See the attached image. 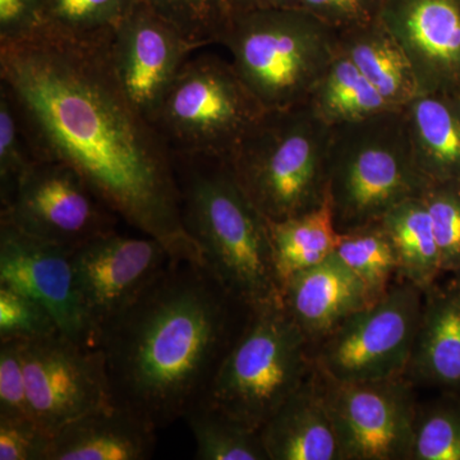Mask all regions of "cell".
I'll return each mask as SVG.
<instances>
[{
	"label": "cell",
	"instance_id": "6da1fadb",
	"mask_svg": "<svg viewBox=\"0 0 460 460\" xmlns=\"http://www.w3.org/2000/svg\"><path fill=\"white\" fill-rule=\"evenodd\" d=\"M107 38L75 40L39 29L0 42V78L13 96L39 159L75 169L133 228L172 260L202 262L181 215L168 145L115 78Z\"/></svg>",
	"mask_w": 460,
	"mask_h": 460
},
{
	"label": "cell",
	"instance_id": "7a4b0ae2",
	"mask_svg": "<svg viewBox=\"0 0 460 460\" xmlns=\"http://www.w3.org/2000/svg\"><path fill=\"white\" fill-rule=\"evenodd\" d=\"M251 308L202 262L169 260L99 335L111 402L156 429L205 401Z\"/></svg>",
	"mask_w": 460,
	"mask_h": 460
},
{
	"label": "cell",
	"instance_id": "3957f363",
	"mask_svg": "<svg viewBox=\"0 0 460 460\" xmlns=\"http://www.w3.org/2000/svg\"><path fill=\"white\" fill-rule=\"evenodd\" d=\"M198 160L202 165L193 160L198 165L180 183L181 215L206 268L247 307L281 301L268 219L238 186L226 162Z\"/></svg>",
	"mask_w": 460,
	"mask_h": 460
},
{
	"label": "cell",
	"instance_id": "277c9868",
	"mask_svg": "<svg viewBox=\"0 0 460 460\" xmlns=\"http://www.w3.org/2000/svg\"><path fill=\"white\" fill-rule=\"evenodd\" d=\"M330 136L308 102L266 111L226 163L260 213L279 222L328 199Z\"/></svg>",
	"mask_w": 460,
	"mask_h": 460
},
{
	"label": "cell",
	"instance_id": "5b68a950",
	"mask_svg": "<svg viewBox=\"0 0 460 460\" xmlns=\"http://www.w3.org/2000/svg\"><path fill=\"white\" fill-rule=\"evenodd\" d=\"M222 45L265 111L305 104L339 50L337 30L301 8L233 12Z\"/></svg>",
	"mask_w": 460,
	"mask_h": 460
},
{
	"label": "cell",
	"instance_id": "8992f818",
	"mask_svg": "<svg viewBox=\"0 0 460 460\" xmlns=\"http://www.w3.org/2000/svg\"><path fill=\"white\" fill-rule=\"evenodd\" d=\"M328 193L339 232L374 222L396 205L420 198V174L402 109L332 127Z\"/></svg>",
	"mask_w": 460,
	"mask_h": 460
},
{
	"label": "cell",
	"instance_id": "52a82bcc",
	"mask_svg": "<svg viewBox=\"0 0 460 460\" xmlns=\"http://www.w3.org/2000/svg\"><path fill=\"white\" fill-rule=\"evenodd\" d=\"M310 341L281 301L251 308L205 401L260 429L314 371Z\"/></svg>",
	"mask_w": 460,
	"mask_h": 460
},
{
	"label": "cell",
	"instance_id": "ba28073f",
	"mask_svg": "<svg viewBox=\"0 0 460 460\" xmlns=\"http://www.w3.org/2000/svg\"><path fill=\"white\" fill-rule=\"evenodd\" d=\"M265 111L232 62L201 56L181 66L154 127L187 159L226 162Z\"/></svg>",
	"mask_w": 460,
	"mask_h": 460
},
{
	"label": "cell",
	"instance_id": "9c48e42d",
	"mask_svg": "<svg viewBox=\"0 0 460 460\" xmlns=\"http://www.w3.org/2000/svg\"><path fill=\"white\" fill-rule=\"evenodd\" d=\"M422 304L419 288L407 281L393 283L385 296L311 347L314 367L337 381L405 376Z\"/></svg>",
	"mask_w": 460,
	"mask_h": 460
},
{
	"label": "cell",
	"instance_id": "30bf717a",
	"mask_svg": "<svg viewBox=\"0 0 460 460\" xmlns=\"http://www.w3.org/2000/svg\"><path fill=\"white\" fill-rule=\"evenodd\" d=\"M118 215L71 165L39 159L2 205L0 223L75 251L114 232Z\"/></svg>",
	"mask_w": 460,
	"mask_h": 460
},
{
	"label": "cell",
	"instance_id": "8fae6325",
	"mask_svg": "<svg viewBox=\"0 0 460 460\" xmlns=\"http://www.w3.org/2000/svg\"><path fill=\"white\" fill-rule=\"evenodd\" d=\"M316 375L344 460L410 458L419 402L407 377L337 381Z\"/></svg>",
	"mask_w": 460,
	"mask_h": 460
},
{
	"label": "cell",
	"instance_id": "7c38bea8",
	"mask_svg": "<svg viewBox=\"0 0 460 460\" xmlns=\"http://www.w3.org/2000/svg\"><path fill=\"white\" fill-rule=\"evenodd\" d=\"M22 356L33 422L50 438L72 420L113 405L100 348L57 332L23 341Z\"/></svg>",
	"mask_w": 460,
	"mask_h": 460
},
{
	"label": "cell",
	"instance_id": "4fadbf2b",
	"mask_svg": "<svg viewBox=\"0 0 460 460\" xmlns=\"http://www.w3.org/2000/svg\"><path fill=\"white\" fill-rule=\"evenodd\" d=\"M195 50V45L142 0L108 40L115 78L133 108L153 126L166 93Z\"/></svg>",
	"mask_w": 460,
	"mask_h": 460
},
{
	"label": "cell",
	"instance_id": "5bb4252c",
	"mask_svg": "<svg viewBox=\"0 0 460 460\" xmlns=\"http://www.w3.org/2000/svg\"><path fill=\"white\" fill-rule=\"evenodd\" d=\"M171 260L153 237L107 233L72 251L75 286L98 335L131 305Z\"/></svg>",
	"mask_w": 460,
	"mask_h": 460
},
{
	"label": "cell",
	"instance_id": "9a60e30c",
	"mask_svg": "<svg viewBox=\"0 0 460 460\" xmlns=\"http://www.w3.org/2000/svg\"><path fill=\"white\" fill-rule=\"evenodd\" d=\"M0 284L44 305L66 337L99 348L98 335L75 286L68 248L0 223Z\"/></svg>",
	"mask_w": 460,
	"mask_h": 460
},
{
	"label": "cell",
	"instance_id": "2e32d148",
	"mask_svg": "<svg viewBox=\"0 0 460 460\" xmlns=\"http://www.w3.org/2000/svg\"><path fill=\"white\" fill-rule=\"evenodd\" d=\"M378 20L410 58L420 93H460V0H383Z\"/></svg>",
	"mask_w": 460,
	"mask_h": 460
},
{
	"label": "cell",
	"instance_id": "e0dca14e",
	"mask_svg": "<svg viewBox=\"0 0 460 460\" xmlns=\"http://www.w3.org/2000/svg\"><path fill=\"white\" fill-rule=\"evenodd\" d=\"M281 305L313 347L371 304L362 284L332 255L290 278L281 288Z\"/></svg>",
	"mask_w": 460,
	"mask_h": 460
},
{
	"label": "cell",
	"instance_id": "ac0fdd59",
	"mask_svg": "<svg viewBox=\"0 0 460 460\" xmlns=\"http://www.w3.org/2000/svg\"><path fill=\"white\" fill-rule=\"evenodd\" d=\"M405 377L414 386L460 394V277L423 293L419 329Z\"/></svg>",
	"mask_w": 460,
	"mask_h": 460
},
{
	"label": "cell",
	"instance_id": "d6986e66",
	"mask_svg": "<svg viewBox=\"0 0 460 460\" xmlns=\"http://www.w3.org/2000/svg\"><path fill=\"white\" fill-rule=\"evenodd\" d=\"M260 432L269 460H344L314 367Z\"/></svg>",
	"mask_w": 460,
	"mask_h": 460
},
{
	"label": "cell",
	"instance_id": "ffe728a7",
	"mask_svg": "<svg viewBox=\"0 0 460 460\" xmlns=\"http://www.w3.org/2000/svg\"><path fill=\"white\" fill-rule=\"evenodd\" d=\"M156 429L120 408H104L72 420L51 436L42 460H145Z\"/></svg>",
	"mask_w": 460,
	"mask_h": 460
},
{
	"label": "cell",
	"instance_id": "44dd1931",
	"mask_svg": "<svg viewBox=\"0 0 460 460\" xmlns=\"http://www.w3.org/2000/svg\"><path fill=\"white\" fill-rule=\"evenodd\" d=\"M402 111L420 174L428 183L460 181V93H420Z\"/></svg>",
	"mask_w": 460,
	"mask_h": 460
},
{
	"label": "cell",
	"instance_id": "7402d4cb",
	"mask_svg": "<svg viewBox=\"0 0 460 460\" xmlns=\"http://www.w3.org/2000/svg\"><path fill=\"white\" fill-rule=\"evenodd\" d=\"M339 48L392 107L420 93L410 58L380 20L338 32Z\"/></svg>",
	"mask_w": 460,
	"mask_h": 460
},
{
	"label": "cell",
	"instance_id": "603a6c76",
	"mask_svg": "<svg viewBox=\"0 0 460 460\" xmlns=\"http://www.w3.org/2000/svg\"><path fill=\"white\" fill-rule=\"evenodd\" d=\"M269 223L272 262L280 290L290 278L314 268L334 253L339 232L328 199L307 213Z\"/></svg>",
	"mask_w": 460,
	"mask_h": 460
},
{
	"label": "cell",
	"instance_id": "cb8c5ba5",
	"mask_svg": "<svg viewBox=\"0 0 460 460\" xmlns=\"http://www.w3.org/2000/svg\"><path fill=\"white\" fill-rule=\"evenodd\" d=\"M380 222L398 259L396 279L413 284L423 293L434 287L443 270L431 217L423 199H405L387 211Z\"/></svg>",
	"mask_w": 460,
	"mask_h": 460
},
{
	"label": "cell",
	"instance_id": "d4e9b609",
	"mask_svg": "<svg viewBox=\"0 0 460 460\" xmlns=\"http://www.w3.org/2000/svg\"><path fill=\"white\" fill-rule=\"evenodd\" d=\"M308 105L329 127L358 122L392 107L339 48Z\"/></svg>",
	"mask_w": 460,
	"mask_h": 460
},
{
	"label": "cell",
	"instance_id": "484cf974",
	"mask_svg": "<svg viewBox=\"0 0 460 460\" xmlns=\"http://www.w3.org/2000/svg\"><path fill=\"white\" fill-rule=\"evenodd\" d=\"M362 284L370 304L386 295L398 278V259L380 220L341 232L332 253Z\"/></svg>",
	"mask_w": 460,
	"mask_h": 460
},
{
	"label": "cell",
	"instance_id": "4316f807",
	"mask_svg": "<svg viewBox=\"0 0 460 460\" xmlns=\"http://www.w3.org/2000/svg\"><path fill=\"white\" fill-rule=\"evenodd\" d=\"M196 441L199 460H269L260 429L224 413L202 401L183 417Z\"/></svg>",
	"mask_w": 460,
	"mask_h": 460
},
{
	"label": "cell",
	"instance_id": "83f0119b",
	"mask_svg": "<svg viewBox=\"0 0 460 460\" xmlns=\"http://www.w3.org/2000/svg\"><path fill=\"white\" fill-rule=\"evenodd\" d=\"M137 0H45L40 29L75 40L107 38Z\"/></svg>",
	"mask_w": 460,
	"mask_h": 460
},
{
	"label": "cell",
	"instance_id": "f1b7e54d",
	"mask_svg": "<svg viewBox=\"0 0 460 460\" xmlns=\"http://www.w3.org/2000/svg\"><path fill=\"white\" fill-rule=\"evenodd\" d=\"M408 460H460V394L419 402Z\"/></svg>",
	"mask_w": 460,
	"mask_h": 460
},
{
	"label": "cell",
	"instance_id": "f546056e",
	"mask_svg": "<svg viewBox=\"0 0 460 460\" xmlns=\"http://www.w3.org/2000/svg\"><path fill=\"white\" fill-rule=\"evenodd\" d=\"M198 49L222 44L233 8L229 0H142Z\"/></svg>",
	"mask_w": 460,
	"mask_h": 460
},
{
	"label": "cell",
	"instance_id": "4dcf8cb0",
	"mask_svg": "<svg viewBox=\"0 0 460 460\" xmlns=\"http://www.w3.org/2000/svg\"><path fill=\"white\" fill-rule=\"evenodd\" d=\"M22 115L7 87L0 86V199H11L17 184L39 160L35 147L27 146Z\"/></svg>",
	"mask_w": 460,
	"mask_h": 460
},
{
	"label": "cell",
	"instance_id": "1f68e13d",
	"mask_svg": "<svg viewBox=\"0 0 460 460\" xmlns=\"http://www.w3.org/2000/svg\"><path fill=\"white\" fill-rule=\"evenodd\" d=\"M420 198L431 217L441 270L460 277V181L429 183Z\"/></svg>",
	"mask_w": 460,
	"mask_h": 460
},
{
	"label": "cell",
	"instance_id": "d6a6232c",
	"mask_svg": "<svg viewBox=\"0 0 460 460\" xmlns=\"http://www.w3.org/2000/svg\"><path fill=\"white\" fill-rule=\"evenodd\" d=\"M60 332L53 314L31 296L0 284V341H33Z\"/></svg>",
	"mask_w": 460,
	"mask_h": 460
},
{
	"label": "cell",
	"instance_id": "836d02e7",
	"mask_svg": "<svg viewBox=\"0 0 460 460\" xmlns=\"http://www.w3.org/2000/svg\"><path fill=\"white\" fill-rule=\"evenodd\" d=\"M22 349L23 341H0V414L32 420Z\"/></svg>",
	"mask_w": 460,
	"mask_h": 460
},
{
	"label": "cell",
	"instance_id": "e575fe53",
	"mask_svg": "<svg viewBox=\"0 0 460 460\" xmlns=\"http://www.w3.org/2000/svg\"><path fill=\"white\" fill-rule=\"evenodd\" d=\"M49 440L32 420L0 414V460H42Z\"/></svg>",
	"mask_w": 460,
	"mask_h": 460
},
{
	"label": "cell",
	"instance_id": "d590c367",
	"mask_svg": "<svg viewBox=\"0 0 460 460\" xmlns=\"http://www.w3.org/2000/svg\"><path fill=\"white\" fill-rule=\"evenodd\" d=\"M381 5L383 0H301L299 8L341 32L375 22Z\"/></svg>",
	"mask_w": 460,
	"mask_h": 460
},
{
	"label": "cell",
	"instance_id": "8d00e7d4",
	"mask_svg": "<svg viewBox=\"0 0 460 460\" xmlns=\"http://www.w3.org/2000/svg\"><path fill=\"white\" fill-rule=\"evenodd\" d=\"M45 0H0V42L21 40L42 25Z\"/></svg>",
	"mask_w": 460,
	"mask_h": 460
},
{
	"label": "cell",
	"instance_id": "74e56055",
	"mask_svg": "<svg viewBox=\"0 0 460 460\" xmlns=\"http://www.w3.org/2000/svg\"><path fill=\"white\" fill-rule=\"evenodd\" d=\"M233 12L262 8H299L301 0H229Z\"/></svg>",
	"mask_w": 460,
	"mask_h": 460
}]
</instances>
